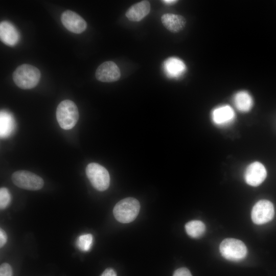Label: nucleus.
Listing matches in <instances>:
<instances>
[{"label": "nucleus", "instance_id": "f257e3e1", "mask_svg": "<svg viewBox=\"0 0 276 276\" xmlns=\"http://www.w3.org/2000/svg\"><path fill=\"white\" fill-rule=\"evenodd\" d=\"M39 70L30 64H24L18 66L13 73L15 84L20 88L27 89L35 87L39 82Z\"/></svg>", "mask_w": 276, "mask_h": 276}, {"label": "nucleus", "instance_id": "f03ea898", "mask_svg": "<svg viewBox=\"0 0 276 276\" xmlns=\"http://www.w3.org/2000/svg\"><path fill=\"white\" fill-rule=\"evenodd\" d=\"M56 115L59 126L64 130L73 128L77 124L79 117L77 106L70 100H63L59 104Z\"/></svg>", "mask_w": 276, "mask_h": 276}, {"label": "nucleus", "instance_id": "7ed1b4c3", "mask_svg": "<svg viewBox=\"0 0 276 276\" xmlns=\"http://www.w3.org/2000/svg\"><path fill=\"white\" fill-rule=\"evenodd\" d=\"M140 210L139 201L134 198L128 197L121 200L115 205L113 214L119 222L128 223L134 220Z\"/></svg>", "mask_w": 276, "mask_h": 276}, {"label": "nucleus", "instance_id": "20e7f679", "mask_svg": "<svg viewBox=\"0 0 276 276\" xmlns=\"http://www.w3.org/2000/svg\"><path fill=\"white\" fill-rule=\"evenodd\" d=\"M86 176L93 187L99 191L108 189L110 176L107 169L96 163H91L86 168Z\"/></svg>", "mask_w": 276, "mask_h": 276}, {"label": "nucleus", "instance_id": "39448f33", "mask_svg": "<svg viewBox=\"0 0 276 276\" xmlns=\"http://www.w3.org/2000/svg\"><path fill=\"white\" fill-rule=\"evenodd\" d=\"M220 251L226 259L239 261L245 257L247 250L242 241L236 239L227 238L221 242Z\"/></svg>", "mask_w": 276, "mask_h": 276}, {"label": "nucleus", "instance_id": "423d86ee", "mask_svg": "<svg viewBox=\"0 0 276 276\" xmlns=\"http://www.w3.org/2000/svg\"><path fill=\"white\" fill-rule=\"evenodd\" d=\"M11 179L17 187L32 191L41 189L44 184L41 177L32 172L25 170L14 172L11 176Z\"/></svg>", "mask_w": 276, "mask_h": 276}, {"label": "nucleus", "instance_id": "0eeeda50", "mask_svg": "<svg viewBox=\"0 0 276 276\" xmlns=\"http://www.w3.org/2000/svg\"><path fill=\"white\" fill-rule=\"evenodd\" d=\"M274 209L271 202L267 200H261L254 206L251 211V219L257 224H263L272 219Z\"/></svg>", "mask_w": 276, "mask_h": 276}, {"label": "nucleus", "instance_id": "6e6552de", "mask_svg": "<svg viewBox=\"0 0 276 276\" xmlns=\"http://www.w3.org/2000/svg\"><path fill=\"white\" fill-rule=\"evenodd\" d=\"M95 76L96 79L103 82H112L118 81L121 77V72L118 65L113 61L102 63L97 68Z\"/></svg>", "mask_w": 276, "mask_h": 276}, {"label": "nucleus", "instance_id": "1a4fd4ad", "mask_svg": "<svg viewBox=\"0 0 276 276\" xmlns=\"http://www.w3.org/2000/svg\"><path fill=\"white\" fill-rule=\"evenodd\" d=\"M61 20L63 26L74 33H81L87 27L85 20L79 14L71 10H66L62 13Z\"/></svg>", "mask_w": 276, "mask_h": 276}, {"label": "nucleus", "instance_id": "9d476101", "mask_svg": "<svg viewBox=\"0 0 276 276\" xmlns=\"http://www.w3.org/2000/svg\"><path fill=\"white\" fill-rule=\"evenodd\" d=\"M266 175L267 172L264 165L260 162H255L246 168L244 178L247 184L256 187L263 182Z\"/></svg>", "mask_w": 276, "mask_h": 276}, {"label": "nucleus", "instance_id": "9b49d317", "mask_svg": "<svg viewBox=\"0 0 276 276\" xmlns=\"http://www.w3.org/2000/svg\"><path fill=\"white\" fill-rule=\"evenodd\" d=\"M0 38L1 41L6 45L14 46L19 41L20 35L12 24L3 21L0 24Z\"/></svg>", "mask_w": 276, "mask_h": 276}, {"label": "nucleus", "instance_id": "f8f14e48", "mask_svg": "<svg viewBox=\"0 0 276 276\" xmlns=\"http://www.w3.org/2000/svg\"><path fill=\"white\" fill-rule=\"evenodd\" d=\"M150 11V4L148 1H142L132 5L126 11L125 15L132 21H140Z\"/></svg>", "mask_w": 276, "mask_h": 276}, {"label": "nucleus", "instance_id": "ddd939ff", "mask_svg": "<svg viewBox=\"0 0 276 276\" xmlns=\"http://www.w3.org/2000/svg\"><path fill=\"white\" fill-rule=\"evenodd\" d=\"M161 21L164 26L172 33H177L185 27L186 20L180 15L166 13L162 15Z\"/></svg>", "mask_w": 276, "mask_h": 276}, {"label": "nucleus", "instance_id": "4468645a", "mask_svg": "<svg viewBox=\"0 0 276 276\" xmlns=\"http://www.w3.org/2000/svg\"><path fill=\"white\" fill-rule=\"evenodd\" d=\"M235 114L233 108L229 105H222L214 109L212 118L214 123L224 125L231 123L235 118Z\"/></svg>", "mask_w": 276, "mask_h": 276}, {"label": "nucleus", "instance_id": "2eb2a0df", "mask_svg": "<svg viewBox=\"0 0 276 276\" xmlns=\"http://www.w3.org/2000/svg\"><path fill=\"white\" fill-rule=\"evenodd\" d=\"M164 67L167 75L171 77H178L186 71L184 62L176 58H170L166 60Z\"/></svg>", "mask_w": 276, "mask_h": 276}, {"label": "nucleus", "instance_id": "dca6fc26", "mask_svg": "<svg viewBox=\"0 0 276 276\" xmlns=\"http://www.w3.org/2000/svg\"><path fill=\"white\" fill-rule=\"evenodd\" d=\"M1 137L5 138L9 136L15 128V121L11 113L2 110L0 117Z\"/></svg>", "mask_w": 276, "mask_h": 276}, {"label": "nucleus", "instance_id": "f3484780", "mask_svg": "<svg viewBox=\"0 0 276 276\" xmlns=\"http://www.w3.org/2000/svg\"><path fill=\"white\" fill-rule=\"evenodd\" d=\"M234 102L237 109L242 112L248 111L253 105L251 96L245 91L237 93L234 96Z\"/></svg>", "mask_w": 276, "mask_h": 276}, {"label": "nucleus", "instance_id": "a211bd4d", "mask_svg": "<svg viewBox=\"0 0 276 276\" xmlns=\"http://www.w3.org/2000/svg\"><path fill=\"white\" fill-rule=\"evenodd\" d=\"M185 229L189 236L197 238L203 235L205 231V226L201 221L192 220L186 223Z\"/></svg>", "mask_w": 276, "mask_h": 276}, {"label": "nucleus", "instance_id": "6ab92c4d", "mask_svg": "<svg viewBox=\"0 0 276 276\" xmlns=\"http://www.w3.org/2000/svg\"><path fill=\"white\" fill-rule=\"evenodd\" d=\"M93 237L90 234H83L79 237L77 241V245L82 251H88L93 244Z\"/></svg>", "mask_w": 276, "mask_h": 276}, {"label": "nucleus", "instance_id": "aec40b11", "mask_svg": "<svg viewBox=\"0 0 276 276\" xmlns=\"http://www.w3.org/2000/svg\"><path fill=\"white\" fill-rule=\"evenodd\" d=\"M11 194L6 188H1L0 189V208L1 210L6 209L11 202Z\"/></svg>", "mask_w": 276, "mask_h": 276}, {"label": "nucleus", "instance_id": "412c9836", "mask_svg": "<svg viewBox=\"0 0 276 276\" xmlns=\"http://www.w3.org/2000/svg\"><path fill=\"white\" fill-rule=\"evenodd\" d=\"M0 276H13V271L11 266L4 263L0 266Z\"/></svg>", "mask_w": 276, "mask_h": 276}, {"label": "nucleus", "instance_id": "4be33fe9", "mask_svg": "<svg viewBox=\"0 0 276 276\" xmlns=\"http://www.w3.org/2000/svg\"><path fill=\"white\" fill-rule=\"evenodd\" d=\"M173 276H192L191 273L188 269L185 267H181L176 270Z\"/></svg>", "mask_w": 276, "mask_h": 276}, {"label": "nucleus", "instance_id": "5701e85b", "mask_svg": "<svg viewBox=\"0 0 276 276\" xmlns=\"http://www.w3.org/2000/svg\"><path fill=\"white\" fill-rule=\"evenodd\" d=\"M7 240V236L5 232L2 229H0V247H2L6 244Z\"/></svg>", "mask_w": 276, "mask_h": 276}, {"label": "nucleus", "instance_id": "b1692460", "mask_svg": "<svg viewBox=\"0 0 276 276\" xmlns=\"http://www.w3.org/2000/svg\"><path fill=\"white\" fill-rule=\"evenodd\" d=\"M101 276H117V275L113 269L109 268L106 269Z\"/></svg>", "mask_w": 276, "mask_h": 276}, {"label": "nucleus", "instance_id": "393cba45", "mask_svg": "<svg viewBox=\"0 0 276 276\" xmlns=\"http://www.w3.org/2000/svg\"><path fill=\"white\" fill-rule=\"evenodd\" d=\"M162 2L167 4H174L178 1L175 0H163Z\"/></svg>", "mask_w": 276, "mask_h": 276}]
</instances>
